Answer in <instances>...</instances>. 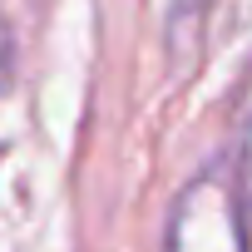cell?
I'll list each match as a JSON object with an SVG mask.
<instances>
[{
    "label": "cell",
    "mask_w": 252,
    "mask_h": 252,
    "mask_svg": "<svg viewBox=\"0 0 252 252\" xmlns=\"http://www.w3.org/2000/svg\"><path fill=\"white\" fill-rule=\"evenodd\" d=\"M163 252H252V227L232 168H203L178 188L163 227Z\"/></svg>",
    "instance_id": "obj_1"
},
{
    "label": "cell",
    "mask_w": 252,
    "mask_h": 252,
    "mask_svg": "<svg viewBox=\"0 0 252 252\" xmlns=\"http://www.w3.org/2000/svg\"><path fill=\"white\" fill-rule=\"evenodd\" d=\"M232 178H237V198H242V213H247V227H252V114L237 134V163H232Z\"/></svg>",
    "instance_id": "obj_2"
},
{
    "label": "cell",
    "mask_w": 252,
    "mask_h": 252,
    "mask_svg": "<svg viewBox=\"0 0 252 252\" xmlns=\"http://www.w3.org/2000/svg\"><path fill=\"white\" fill-rule=\"evenodd\" d=\"M10 74H15V30H10L5 15H0V94H5Z\"/></svg>",
    "instance_id": "obj_3"
}]
</instances>
